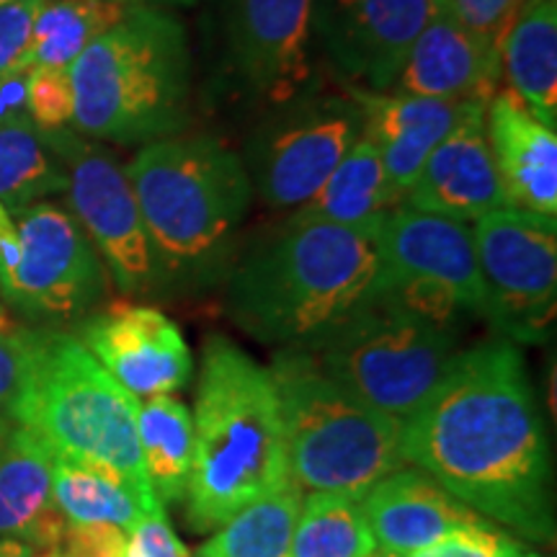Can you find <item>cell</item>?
I'll list each match as a JSON object with an SVG mask.
<instances>
[{
  "instance_id": "1",
  "label": "cell",
  "mask_w": 557,
  "mask_h": 557,
  "mask_svg": "<svg viewBox=\"0 0 557 557\" xmlns=\"http://www.w3.org/2000/svg\"><path fill=\"white\" fill-rule=\"evenodd\" d=\"M403 462L527 542L555 540L553 468L524 354L504 336L459 348L403 421Z\"/></svg>"
},
{
  "instance_id": "2",
  "label": "cell",
  "mask_w": 557,
  "mask_h": 557,
  "mask_svg": "<svg viewBox=\"0 0 557 557\" xmlns=\"http://www.w3.org/2000/svg\"><path fill=\"white\" fill-rule=\"evenodd\" d=\"M382 222L346 227L292 214L235 256L225 276L230 320L278 348L329 331L377 289Z\"/></svg>"
},
{
  "instance_id": "3",
  "label": "cell",
  "mask_w": 557,
  "mask_h": 557,
  "mask_svg": "<svg viewBox=\"0 0 557 557\" xmlns=\"http://www.w3.org/2000/svg\"><path fill=\"white\" fill-rule=\"evenodd\" d=\"M124 171L156 256L160 295H197L225 282L253 201L238 152L214 135H173L143 145Z\"/></svg>"
},
{
  "instance_id": "4",
  "label": "cell",
  "mask_w": 557,
  "mask_h": 557,
  "mask_svg": "<svg viewBox=\"0 0 557 557\" xmlns=\"http://www.w3.org/2000/svg\"><path fill=\"white\" fill-rule=\"evenodd\" d=\"M186 521L207 534L292 480L282 408L269 367L227 336H209L194 406Z\"/></svg>"
},
{
  "instance_id": "5",
  "label": "cell",
  "mask_w": 557,
  "mask_h": 557,
  "mask_svg": "<svg viewBox=\"0 0 557 557\" xmlns=\"http://www.w3.org/2000/svg\"><path fill=\"white\" fill-rule=\"evenodd\" d=\"M70 70L73 127L83 137L148 145L181 135L191 109V50L184 24L160 5L129 3Z\"/></svg>"
},
{
  "instance_id": "6",
  "label": "cell",
  "mask_w": 557,
  "mask_h": 557,
  "mask_svg": "<svg viewBox=\"0 0 557 557\" xmlns=\"http://www.w3.org/2000/svg\"><path fill=\"white\" fill-rule=\"evenodd\" d=\"M139 398L90 357L78 336L32 329V359L18 400V426L29 429L54 457L96 462L120 472L145 508L152 496L137 436Z\"/></svg>"
},
{
  "instance_id": "7",
  "label": "cell",
  "mask_w": 557,
  "mask_h": 557,
  "mask_svg": "<svg viewBox=\"0 0 557 557\" xmlns=\"http://www.w3.org/2000/svg\"><path fill=\"white\" fill-rule=\"evenodd\" d=\"M269 372L282 408L289 475L302 491L361 498L406 465L403 421L331 380L305 348L282 346Z\"/></svg>"
},
{
  "instance_id": "8",
  "label": "cell",
  "mask_w": 557,
  "mask_h": 557,
  "mask_svg": "<svg viewBox=\"0 0 557 557\" xmlns=\"http://www.w3.org/2000/svg\"><path fill=\"white\" fill-rule=\"evenodd\" d=\"M299 348L338 385L382 413L406 421L447 374L459 351V331L429 323L372 295Z\"/></svg>"
},
{
  "instance_id": "9",
  "label": "cell",
  "mask_w": 557,
  "mask_h": 557,
  "mask_svg": "<svg viewBox=\"0 0 557 557\" xmlns=\"http://www.w3.org/2000/svg\"><path fill=\"white\" fill-rule=\"evenodd\" d=\"M361 139V109L351 94L308 86L267 109L243 148V165L261 201L297 209L315 197L325 178Z\"/></svg>"
},
{
  "instance_id": "10",
  "label": "cell",
  "mask_w": 557,
  "mask_h": 557,
  "mask_svg": "<svg viewBox=\"0 0 557 557\" xmlns=\"http://www.w3.org/2000/svg\"><path fill=\"white\" fill-rule=\"evenodd\" d=\"M470 230L485 287L483 318L513 344H545L557 299L555 218L506 207Z\"/></svg>"
},
{
  "instance_id": "11",
  "label": "cell",
  "mask_w": 557,
  "mask_h": 557,
  "mask_svg": "<svg viewBox=\"0 0 557 557\" xmlns=\"http://www.w3.org/2000/svg\"><path fill=\"white\" fill-rule=\"evenodd\" d=\"M45 137L65 165L73 218L114 287L127 297L160 295L156 256L124 165L103 145L81 139L70 129L45 132Z\"/></svg>"
},
{
  "instance_id": "12",
  "label": "cell",
  "mask_w": 557,
  "mask_h": 557,
  "mask_svg": "<svg viewBox=\"0 0 557 557\" xmlns=\"http://www.w3.org/2000/svg\"><path fill=\"white\" fill-rule=\"evenodd\" d=\"M21 261L3 302L45 323L83 318L107 292V269L78 222L54 205L11 209Z\"/></svg>"
},
{
  "instance_id": "13",
  "label": "cell",
  "mask_w": 557,
  "mask_h": 557,
  "mask_svg": "<svg viewBox=\"0 0 557 557\" xmlns=\"http://www.w3.org/2000/svg\"><path fill=\"white\" fill-rule=\"evenodd\" d=\"M222 60L248 101L276 107L312 86L310 0H222Z\"/></svg>"
},
{
  "instance_id": "14",
  "label": "cell",
  "mask_w": 557,
  "mask_h": 557,
  "mask_svg": "<svg viewBox=\"0 0 557 557\" xmlns=\"http://www.w3.org/2000/svg\"><path fill=\"white\" fill-rule=\"evenodd\" d=\"M436 0H310L312 45L346 86L385 94Z\"/></svg>"
},
{
  "instance_id": "15",
  "label": "cell",
  "mask_w": 557,
  "mask_h": 557,
  "mask_svg": "<svg viewBox=\"0 0 557 557\" xmlns=\"http://www.w3.org/2000/svg\"><path fill=\"white\" fill-rule=\"evenodd\" d=\"M78 341L135 398L178 393L194 374L191 348L178 323L152 305H109L83 320Z\"/></svg>"
},
{
  "instance_id": "16",
  "label": "cell",
  "mask_w": 557,
  "mask_h": 557,
  "mask_svg": "<svg viewBox=\"0 0 557 557\" xmlns=\"http://www.w3.org/2000/svg\"><path fill=\"white\" fill-rule=\"evenodd\" d=\"M380 278L449 292L468 312L483 315L485 287L468 222L395 207L380 227Z\"/></svg>"
},
{
  "instance_id": "17",
  "label": "cell",
  "mask_w": 557,
  "mask_h": 557,
  "mask_svg": "<svg viewBox=\"0 0 557 557\" xmlns=\"http://www.w3.org/2000/svg\"><path fill=\"white\" fill-rule=\"evenodd\" d=\"M500 52L465 29L444 0H436L429 24L418 34L406 60L385 94L423 96L480 103L496 96L500 88Z\"/></svg>"
},
{
  "instance_id": "18",
  "label": "cell",
  "mask_w": 557,
  "mask_h": 557,
  "mask_svg": "<svg viewBox=\"0 0 557 557\" xmlns=\"http://www.w3.org/2000/svg\"><path fill=\"white\" fill-rule=\"evenodd\" d=\"M403 205L459 222H475L487 212L506 209L485 135V107H472L431 150Z\"/></svg>"
},
{
  "instance_id": "19",
  "label": "cell",
  "mask_w": 557,
  "mask_h": 557,
  "mask_svg": "<svg viewBox=\"0 0 557 557\" xmlns=\"http://www.w3.org/2000/svg\"><path fill=\"white\" fill-rule=\"evenodd\" d=\"M361 109V137L380 152L389 189L406 199L431 150L457 127L459 120L480 103L423 99V96L380 94L346 86Z\"/></svg>"
},
{
  "instance_id": "20",
  "label": "cell",
  "mask_w": 557,
  "mask_h": 557,
  "mask_svg": "<svg viewBox=\"0 0 557 557\" xmlns=\"http://www.w3.org/2000/svg\"><path fill=\"white\" fill-rule=\"evenodd\" d=\"M359 500L377 549L387 557L410 555L455 529L487 521L418 468L389 472Z\"/></svg>"
},
{
  "instance_id": "21",
  "label": "cell",
  "mask_w": 557,
  "mask_h": 557,
  "mask_svg": "<svg viewBox=\"0 0 557 557\" xmlns=\"http://www.w3.org/2000/svg\"><path fill=\"white\" fill-rule=\"evenodd\" d=\"M485 135L508 209L557 214V135L513 90L498 88L485 107Z\"/></svg>"
},
{
  "instance_id": "22",
  "label": "cell",
  "mask_w": 557,
  "mask_h": 557,
  "mask_svg": "<svg viewBox=\"0 0 557 557\" xmlns=\"http://www.w3.org/2000/svg\"><path fill=\"white\" fill-rule=\"evenodd\" d=\"M52 465L54 451L34 431L16 426L0 438V537L60 549L70 521L54 504Z\"/></svg>"
},
{
  "instance_id": "23",
  "label": "cell",
  "mask_w": 557,
  "mask_h": 557,
  "mask_svg": "<svg viewBox=\"0 0 557 557\" xmlns=\"http://www.w3.org/2000/svg\"><path fill=\"white\" fill-rule=\"evenodd\" d=\"M500 70L547 127H557V0H527L500 41Z\"/></svg>"
},
{
  "instance_id": "24",
  "label": "cell",
  "mask_w": 557,
  "mask_h": 557,
  "mask_svg": "<svg viewBox=\"0 0 557 557\" xmlns=\"http://www.w3.org/2000/svg\"><path fill=\"white\" fill-rule=\"evenodd\" d=\"M395 207H400V199L389 189L380 152L361 137L325 178L315 197L295 214L346 227H374Z\"/></svg>"
},
{
  "instance_id": "25",
  "label": "cell",
  "mask_w": 557,
  "mask_h": 557,
  "mask_svg": "<svg viewBox=\"0 0 557 557\" xmlns=\"http://www.w3.org/2000/svg\"><path fill=\"white\" fill-rule=\"evenodd\" d=\"M137 436L152 496L163 506L181 504L194 459L189 408L171 395H152L137 408Z\"/></svg>"
},
{
  "instance_id": "26",
  "label": "cell",
  "mask_w": 557,
  "mask_h": 557,
  "mask_svg": "<svg viewBox=\"0 0 557 557\" xmlns=\"http://www.w3.org/2000/svg\"><path fill=\"white\" fill-rule=\"evenodd\" d=\"M52 496L70 524H114L127 532L148 511L120 472L67 457H54Z\"/></svg>"
},
{
  "instance_id": "27",
  "label": "cell",
  "mask_w": 557,
  "mask_h": 557,
  "mask_svg": "<svg viewBox=\"0 0 557 557\" xmlns=\"http://www.w3.org/2000/svg\"><path fill=\"white\" fill-rule=\"evenodd\" d=\"M302 498V487L289 480L214 529L197 557H292Z\"/></svg>"
},
{
  "instance_id": "28",
  "label": "cell",
  "mask_w": 557,
  "mask_h": 557,
  "mask_svg": "<svg viewBox=\"0 0 557 557\" xmlns=\"http://www.w3.org/2000/svg\"><path fill=\"white\" fill-rule=\"evenodd\" d=\"M127 9V0H41L24 67H70Z\"/></svg>"
},
{
  "instance_id": "29",
  "label": "cell",
  "mask_w": 557,
  "mask_h": 557,
  "mask_svg": "<svg viewBox=\"0 0 557 557\" xmlns=\"http://www.w3.org/2000/svg\"><path fill=\"white\" fill-rule=\"evenodd\" d=\"M67 173L29 120L0 122V205L21 209L65 191Z\"/></svg>"
},
{
  "instance_id": "30",
  "label": "cell",
  "mask_w": 557,
  "mask_h": 557,
  "mask_svg": "<svg viewBox=\"0 0 557 557\" xmlns=\"http://www.w3.org/2000/svg\"><path fill=\"white\" fill-rule=\"evenodd\" d=\"M377 542L361 500L341 493H310L299 508L292 557H369Z\"/></svg>"
},
{
  "instance_id": "31",
  "label": "cell",
  "mask_w": 557,
  "mask_h": 557,
  "mask_svg": "<svg viewBox=\"0 0 557 557\" xmlns=\"http://www.w3.org/2000/svg\"><path fill=\"white\" fill-rule=\"evenodd\" d=\"M403 557H542L529 542L519 540L517 534L506 532L504 527L485 521V524L462 527L449 532L447 537L434 545L416 549Z\"/></svg>"
},
{
  "instance_id": "32",
  "label": "cell",
  "mask_w": 557,
  "mask_h": 557,
  "mask_svg": "<svg viewBox=\"0 0 557 557\" xmlns=\"http://www.w3.org/2000/svg\"><path fill=\"white\" fill-rule=\"evenodd\" d=\"M26 111L39 132L70 129L75 116L73 81L67 67H32Z\"/></svg>"
},
{
  "instance_id": "33",
  "label": "cell",
  "mask_w": 557,
  "mask_h": 557,
  "mask_svg": "<svg viewBox=\"0 0 557 557\" xmlns=\"http://www.w3.org/2000/svg\"><path fill=\"white\" fill-rule=\"evenodd\" d=\"M32 359V329L0 325V438L18 426V400Z\"/></svg>"
},
{
  "instance_id": "34",
  "label": "cell",
  "mask_w": 557,
  "mask_h": 557,
  "mask_svg": "<svg viewBox=\"0 0 557 557\" xmlns=\"http://www.w3.org/2000/svg\"><path fill=\"white\" fill-rule=\"evenodd\" d=\"M527 0H444V5L451 11L465 29H470L485 45L496 47L500 52L508 26L517 18Z\"/></svg>"
},
{
  "instance_id": "35",
  "label": "cell",
  "mask_w": 557,
  "mask_h": 557,
  "mask_svg": "<svg viewBox=\"0 0 557 557\" xmlns=\"http://www.w3.org/2000/svg\"><path fill=\"white\" fill-rule=\"evenodd\" d=\"M122 557H191L189 547L173 532L165 506H156L137 519V524L127 529Z\"/></svg>"
},
{
  "instance_id": "36",
  "label": "cell",
  "mask_w": 557,
  "mask_h": 557,
  "mask_svg": "<svg viewBox=\"0 0 557 557\" xmlns=\"http://www.w3.org/2000/svg\"><path fill=\"white\" fill-rule=\"evenodd\" d=\"M41 0H16L0 5V78L24 67V54L29 47L34 18Z\"/></svg>"
},
{
  "instance_id": "37",
  "label": "cell",
  "mask_w": 557,
  "mask_h": 557,
  "mask_svg": "<svg viewBox=\"0 0 557 557\" xmlns=\"http://www.w3.org/2000/svg\"><path fill=\"white\" fill-rule=\"evenodd\" d=\"M127 532L114 524H67L62 557H122Z\"/></svg>"
},
{
  "instance_id": "38",
  "label": "cell",
  "mask_w": 557,
  "mask_h": 557,
  "mask_svg": "<svg viewBox=\"0 0 557 557\" xmlns=\"http://www.w3.org/2000/svg\"><path fill=\"white\" fill-rule=\"evenodd\" d=\"M26 88H29V70H13V73L0 78V122L29 120Z\"/></svg>"
},
{
  "instance_id": "39",
  "label": "cell",
  "mask_w": 557,
  "mask_h": 557,
  "mask_svg": "<svg viewBox=\"0 0 557 557\" xmlns=\"http://www.w3.org/2000/svg\"><path fill=\"white\" fill-rule=\"evenodd\" d=\"M0 557H41V553L26 545V542L0 537Z\"/></svg>"
},
{
  "instance_id": "40",
  "label": "cell",
  "mask_w": 557,
  "mask_h": 557,
  "mask_svg": "<svg viewBox=\"0 0 557 557\" xmlns=\"http://www.w3.org/2000/svg\"><path fill=\"white\" fill-rule=\"evenodd\" d=\"M127 3H145V5H194L197 0H127Z\"/></svg>"
},
{
  "instance_id": "41",
  "label": "cell",
  "mask_w": 557,
  "mask_h": 557,
  "mask_svg": "<svg viewBox=\"0 0 557 557\" xmlns=\"http://www.w3.org/2000/svg\"><path fill=\"white\" fill-rule=\"evenodd\" d=\"M41 557H62L60 549H52V553H41Z\"/></svg>"
},
{
  "instance_id": "42",
  "label": "cell",
  "mask_w": 557,
  "mask_h": 557,
  "mask_svg": "<svg viewBox=\"0 0 557 557\" xmlns=\"http://www.w3.org/2000/svg\"><path fill=\"white\" fill-rule=\"evenodd\" d=\"M5 3H16V0H0V5H5Z\"/></svg>"
},
{
  "instance_id": "43",
  "label": "cell",
  "mask_w": 557,
  "mask_h": 557,
  "mask_svg": "<svg viewBox=\"0 0 557 557\" xmlns=\"http://www.w3.org/2000/svg\"><path fill=\"white\" fill-rule=\"evenodd\" d=\"M369 557H387V555H382V553H380V549H377V553H374V555H369Z\"/></svg>"
}]
</instances>
